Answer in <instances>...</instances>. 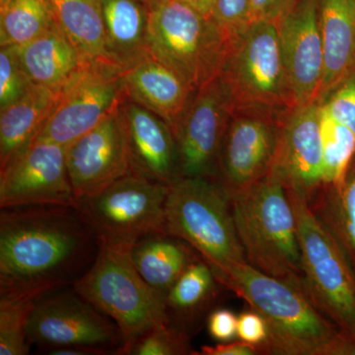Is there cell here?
I'll use <instances>...</instances> for the list:
<instances>
[{
  "label": "cell",
  "mask_w": 355,
  "mask_h": 355,
  "mask_svg": "<svg viewBox=\"0 0 355 355\" xmlns=\"http://www.w3.org/2000/svg\"><path fill=\"white\" fill-rule=\"evenodd\" d=\"M48 2L58 27L89 62L119 69L110 55L100 0Z\"/></svg>",
  "instance_id": "cell-25"
},
{
  "label": "cell",
  "mask_w": 355,
  "mask_h": 355,
  "mask_svg": "<svg viewBox=\"0 0 355 355\" xmlns=\"http://www.w3.org/2000/svg\"><path fill=\"white\" fill-rule=\"evenodd\" d=\"M148 43L150 55L197 92L219 76L232 46L211 16L183 0L149 8Z\"/></svg>",
  "instance_id": "cell-6"
},
{
  "label": "cell",
  "mask_w": 355,
  "mask_h": 355,
  "mask_svg": "<svg viewBox=\"0 0 355 355\" xmlns=\"http://www.w3.org/2000/svg\"><path fill=\"white\" fill-rule=\"evenodd\" d=\"M170 187L130 172L93 197L77 200V209L98 240L135 245L140 238L166 232Z\"/></svg>",
  "instance_id": "cell-9"
},
{
  "label": "cell",
  "mask_w": 355,
  "mask_h": 355,
  "mask_svg": "<svg viewBox=\"0 0 355 355\" xmlns=\"http://www.w3.org/2000/svg\"><path fill=\"white\" fill-rule=\"evenodd\" d=\"M308 205L355 268V153L342 179L321 186Z\"/></svg>",
  "instance_id": "cell-26"
},
{
  "label": "cell",
  "mask_w": 355,
  "mask_h": 355,
  "mask_svg": "<svg viewBox=\"0 0 355 355\" xmlns=\"http://www.w3.org/2000/svg\"><path fill=\"white\" fill-rule=\"evenodd\" d=\"M21 67L14 46L0 51V110L19 100L32 85Z\"/></svg>",
  "instance_id": "cell-32"
},
{
  "label": "cell",
  "mask_w": 355,
  "mask_h": 355,
  "mask_svg": "<svg viewBox=\"0 0 355 355\" xmlns=\"http://www.w3.org/2000/svg\"><path fill=\"white\" fill-rule=\"evenodd\" d=\"M121 80L127 100L157 114L177 139L197 91L153 55L123 70Z\"/></svg>",
  "instance_id": "cell-19"
},
{
  "label": "cell",
  "mask_w": 355,
  "mask_h": 355,
  "mask_svg": "<svg viewBox=\"0 0 355 355\" xmlns=\"http://www.w3.org/2000/svg\"><path fill=\"white\" fill-rule=\"evenodd\" d=\"M219 79L235 110L286 118L296 107L277 22L257 21L234 43Z\"/></svg>",
  "instance_id": "cell-7"
},
{
  "label": "cell",
  "mask_w": 355,
  "mask_h": 355,
  "mask_svg": "<svg viewBox=\"0 0 355 355\" xmlns=\"http://www.w3.org/2000/svg\"><path fill=\"white\" fill-rule=\"evenodd\" d=\"M265 319L261 354L355 355V345L308 297L302 284L270 277L249 263L216 277Z\"/></svg>",
  "instance_id": "cell-2"
},
{
  "label": "cell",
  "mask_w": 355,
  "mask_h": 355,
  "mask_svg": "<svg viewBox=\"0 0 355 355\" xmlns=\"http://www.w3.org/2000/svg\"><path fill=\"white\" fill-rule=\"evenodd\" d=\"M211 17L233 44L252 24L250 0H214Z\"/></svg>",
  "instance_id": "cell-33"
},
{
  "label": "cell",
  "mask_w": 355,
  "mask_h": 355,
  "mask_svg": "<svg viewBox=\"0 0 355 355\" xmlns=\"http://www.w3.org/2000/svg\"><path fill=\"white\" fill-rule=\"evenodd\" d=\"M233 109L219 77L198 91L177 135L182 178L216 180Z\"/></svg>",
  "instance_id": "cell-15"
},
{
  "label": "cell",
  "mask_w": 355,
  "mask_h": 355,
  "mask_svg": "<svg viewBox=\"0 0 355 355\" xmlns=\"http://www.w3.org/2000/svg\"><path fill=\"white\" fill-rule=\"evenodd\" d=\"M287 193L297 222L306 294L355 345V268L307 200L297 191Z\"/></svg>",
  "instance_id": "cell-8"
},
{
  "label": "cell",
  "mask_w": 355,
  "mask_h": 355,
  "mask_svg": "<svg viewBox=\"0 0 355 355\" xmlns=\"http://www.w3.org/2000/svg\"><path fill=\"white\" fill-rule=\"evenodd\" d=\"M14 48L29 80L58 94L94 64L77 50L57 23L30 43Z\"/></svg>",
  "instance_id": "cell-20"
},
{
  "label": "cell",
  "mask_w": 355,
  "mask_h": 355,
  "mask_svg": "<svg viewBox=\"0 0 355 355\" xmlns=\"http://www.w3.org/2000/svg\"><path fill=\"white\" fill-rule=\"evenodd\" d=\"M30 205L77 207L67 147L34 140L0 168V209Z\"/></svg>",
  "instance_id": "cell-12"
},
{
  "label": "cell",
  "mask_w": 355,
  "mask_h": 355,
  "mask_svg": "<svg viewBox=\"0 0 355 355\" xmlns=\"http://www.w3.org/2000/svg\"><path fill=\"white\" fill-rule=\"evenodd\" d=\"M67 166L77 200L93 197L130 174L127 130L121 106L67 147Z\"/></svg>",
  "instance_id": "cell-14"
},
{
  "label": "cell",
  "mask_w": 355,
  "mask_h": 355,
  "mask_svg": "<svg viewBox=\"0 0 355 355\" xmlns=\"http://www.w3.org/2000/svg\"><path fill=\"white\" fill-rule=\"evenodd\" d=\"M121 70L94 64L64 90L35 140L67 147L90 132L127 100Z\"/></svg>",
  "instance_id": "cell-13"
},
{
  "label": "cell",
  "mask_w": 355,
  "mask_h": 355,
  "mask_svg": "<svg viewBox=\"0 0 355 355\" xmlns=\"http://www.w3.org/2000/svg\"><path fill=\"white\" fill-rule=\"evenodd\" d=\"M183 1L190 4L191 6L205 14V15L211 16L214 0H183Z\"/></svg>",
  "instance_id": "cell-39"
},
{
  "label": "cell",
  "mask_w": 355,
  "mask_h": 355,
  "mask_svg": "<svg viewBox=\"0 0 355 355\" xmlns=\"http://www.w3.org/2000/svg\"><path fill=\"white\" fill-rule=\"evenodd\" d=\"M38 300L27 294H0V354H29L28 329Z\"/></svg>",
  "instance_id": "cell-29"
},
{
  "label": "cell",
  "mask_w": 355,
  "mask_h": 355,
  "mask_svg": "<svg viewBox=\"0 0 355 355\" xmlns=\"http://www.w3.org/2000/svg\"><path fill=\"white\" fill-rule=\"evenodd\" d=\"M219 286L211 268L198 254L166 295L170 324L188 333L216 301Z\"/></svg>",
  "instance_id": "cell-27"
},
{
  "label": "cell",
  "mask_w": 355,
  "mask_h": 355,
  "mask_svg": "<svg viewBox=\"0 0 355 355\" xmlns=\"http://www.w3.org/2000/svg\"><path fill=\"white\" fill-rule=\"evenodd\" d=\"M141 1H144V3L148 6V8H151V7L156 6V4H158L159 2L162 1V0H141Z\"/></svg>",
  "instance_id": "cell-40"
},
{
  "label": "cell",
  "mask_w": 355,
  "mask_h": 355,
  "mask_svg": "<svg viewBox=\"0 0 355 355\" xmlns=\"http://www.w3.org/2000/svg\"><path fill=\"white\" fill-rule=\"evenodd\" d=\"M55 21L48 0H0V46H22Z\"/></svg>",
  "instance_id": "cell-28"
},
{
  "label": "cell",
  "mask_w": 355,
  "mask_h": 355,
  "mask_svg": "<svg viewBox=\"0 0 355 355\" xmlns=\"http://www.w3.org/2000/svg\"><path fill=\"white\" fill-rule=\"evenodd\" d=\"M237 336L242 342L254 345L261 354L263 345L268 338V326L265 319L256 311H244L238 316Z\"/></svg>",
  "instance_id": "cell-35"
},
{
  "label": "cell",
  "mask_w": 355,
  "mask_h": 355,
  "mask_svg": "<svg viewBox=\"0 0 355 355\" xmlns=\"http://www.w3.org/2000/svg\"><path fill=\"white\" fill-rule=\"evenodd\" d=\"M324 48V76L320 101L354 76L355 0H320Z\"/></svg>",
  "instance_id": "cell-21"
},
{
  "label": "cell",
  "mask_w": 355,
  "mask_h": 355,
  "mask_svg": "<svg viewBox=\"0 0 355 355\" xmlns=\"http://www.w3.org/2000/svg\"><path fill=\"white\" fill-rule=\"evenodd\" d=\"M120 355L198 354L191 349L190 336L171 324L156 327L116 350Z\"/></svg>",
  "instance_id": "cell-31"
},
{
  "label": "cell",
  "mask_w": 355,
  "mask_h": 355,
  "mask_svg": "<svg viewBox=\"0 0 355 355\" xmlns=\"http://www.w3.org/2000/svg\"><path fill=\"white\" fill-rule=\"evenodd\" d=\"M294 0H250L252 23L257 21L277 22Z\"/></svg>",
  "instance_id": "cell-37"
},
{
  "label": "cell",
  "mask_w": 355,
  "mask_h": 355,
  "mask_svg": "<svg viewBox=\"0 0 355 355\" xmlns=\"http://www.w3.org/2000/svg\"><path fill=\"white\" fill-rule=\"evenodd\" d=\"M272 173L310 200L323 184L321 103L294 109L282 125Z\"/></svg>",
  "instance_id": "cell-17"
},
{
  "label": "cell",
  "mask_w": 355,
  "mask_h": 355,
  "mask_svg": "<svg viewBox=\"0 0 355 355\" xmlns=\"http://www.w3.org/2000/svg\"><path fill=\"white\" fill-rule=\"evenodd\" d=\"M320 102L334 120L349 128L355 135L354 77L334 89Z\"/></svg>",
  "instance_id": "cell-34"
},
{
  "label": "cell",
  "mask_w": 355,
  "mask_h": 355,
  "mask_svg": "<svg viewBox=\"0 0 355 355\" xmlns=\"http://www.w3.org/2000/svg\"><path fill=\"white\" fill-rule=\"evenodd\" d=\"M352 77H354V78H355V71H354V76H352Z\"/></svg>",
  "instance_id": "cell-41"
},
{
  "label": "cell",
  "mask_w": 355,
  "mask_h": 355,
  "mask_svg": "<svg viewBox=\"0 0 355 355\" xmlns=\"http://www.w3.org/2000/svg\"><path fill=\"white\" fill-rule=\"evenodd\" d=\"M231 205L248 263L270 277L302 284L297 222L282 180L270 172L231 197Z\"/></svg>",
  "instance_id": "cell-3"
},
{
  "label": "cell",
  "mask_w": 355,
  "mask_h": 355,
  "mask_svg": "<svg viewBox=\"0 0 355 355\" xmlns=\"http://www.w3.org/2000/svg\"><path fill=\"white\" fill-rule=\"evenodd\" d=\"M320 0H294L277 22L284 64L296 107L320 101L324 48Z\"/></svg>",
  "instance_id": "cell-16"
},
{
  "label": "cell",
  "mask_w": 355,
  "mask_h": 355,
  "mask_svg": "<svg viewBox=\"0 0 355 355\" xmlns=\"http://www.w3.org/2000/svg\"><path fill=\"white\" fill-rule=\"evenodd\" d=\"M165 230L188 243L216 277L248 263L236 231L230 196L216 180L182 178L170 186Z\"/></svg>",
  "instance_id": "cell-5"
},
{
  "label": "cell",
  "mask_w": 355,
  "mask_h": 355,
  "mask_svg": "<svg viewBox=\"0 0 355 355\" xmlns=\"http://www.w3.org/2000/svg\"><path fill=\"white\" fill-rule=\"evenodd\" d=\"M60 96L32 84L19 100L0 110V168L34 141Z\"/></svg>",
  "instance_id": "cell-23"
},
{
  "label": "cell",
  "mask_w": 355,
  "mask_h": 355,
  "mask_svg": "<svg viewBox=\"0 0 355 355\" xmlns=\"http://www.w3.org/2000/svg\"><path fill=\"white\" fill-rule=\"evenodd\" d=\"M321 132L323 184H336L342 179L350 160L354 157L355 135L349 128L334 120L322 104Z\"/></svg>",
  "instance_id": "cell-30"
},
{
  "label": "cell",
  "mask_w": 355,
  "mask_h": 355,
  "mask_svg": "<svg viewBox=\"0 0 355 355\" xmlns=\"http://www.w3.org/2000/svg\"><path fill=\"white\" fill-rule=\"evenodd\" d=\"M127 130L130 172L172 186L182 179L177 139L157 114L125 100L121 105Z\"/></svg>",
  "instance_id": "cell-18"
},
{
  "label": "cell",
  "mask_w": 355,
  "mask_h": 355,
  "mask_svg": "<svg viewBox=\"0 0 355 355\" xmlns=\"http://www.w3.org/2000/svg\"><path fill=\"white\" fill-rule=\"evenodd\" d=\"M31 345L53 352L85 347L116 354L123 336L113 320L84 300L74 289L51 292L39 299L30 319Z\"/></svg>",
  "instance_id": "cell-10"
},
{
  "label": "cell",
  "mask_w": 355,
  "mask_h": 355,
  "mask_svg": "<svg viewBox=\"0 0 355 355\" xmlns=\"http://www.w3.org/2000/svg\"><path fill=\"white\" fill-rule=\"evenodd\" d=\"M98 244L76 207L1 209L0 294L40 299L73 284L94 261Z\"/></svg>",
  "instance_id": "cell-1"
},
{
  "label": "cell",
  "mask_w": 355,
  "mask_h": 355,
  "mask_svg": "<svg viewBox=\"0 0 355 355\" xmlns=\"http://www.w3.org/2000/svg\"><path fill=\"white\" fill-rule=\"evenodd\" d=\"M200 355H254L259 354V350L254 345L237 340V342H227L217 343L214 347L203 345L200 349Z\"/></svg>",
  "instance_id": "cell-38"
},
{
  "label": "cell",
  "mask_w": 355,
  "mask_h": 355,
  "mask_svg": "<svg viewBox=\"0 0 355 355\" xmlns=\"http://www.w3.org/2000/svg\"><path fill=\"white\" fill-rule=\"evenodd\" d=\"M110 55L121 70L149 57V8L141 0H100Z\"/></svg>",
  "instance_id": "cell-22"
},
{
  "label": "cell",
  "mask_w": 355,
  "mask_h": 355,
  "mask_svg": "<svg viewBox=\"0 0 355 355\" xmlns=\"http://www.w3.org/2000/svg\"><path fill=\"white\" fill-rule=\"evenodd\" d=\"M286 118L253 110L232 112L222 141L216 178L230 198L272 171Z\"/></svg>",
  "instance_id": "cell-11"
},
{
  "label": "cell",
  "mask_w": 355,
  "mask_h": 355,
  "mask_svg": "<svg viewBox=\"0 0 355 355\" xmlns=\"http://www.w3.org/2000/svg\"><path fill=\"white\" fill-rule=\"evenodd\" d=\"M198 254L188 244L168 233H153L140 238L132 249L137 272L154 291L167 295Z\"/></svg>",
  "instance_id": "cell-24"
},
{
  "label": "cell",
  "mask_w": 355,
  "mask_h": 355,
  "mask_svg": "<svg viewBox=\"0 0 355 355\" xmlns=\"http://www.w3.org/2000/svg\"><path fill=\"white\" fill-rule=\"evenodd\" d=\"M98 242L94 261L73 284L76 293L113 320L123 345L170 324L164 296L142 279L133 263V245Z\"/></svg>",
  "instance_id": "cell-4"
},
{
  "label": "cell",
  "mask_w": 355,
  "mask_h": 355,
  "mask_svg": "<svg viewBox=\"0 0 355 355\" xmlns=\"http://www.w3.org/2000/svg\"><path fill=\"white\" fill-rule=\"evenodd\" d=\"M238 316L229 309H216L207 319V330L212 338L220 343L231 342L237 336Z\"/></svg>",
  "instance_id": "cell-36"
}]
</instances>
